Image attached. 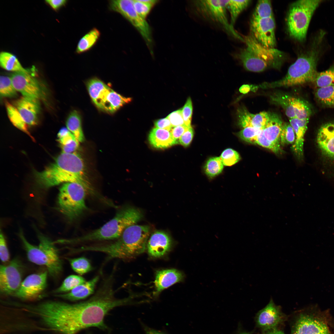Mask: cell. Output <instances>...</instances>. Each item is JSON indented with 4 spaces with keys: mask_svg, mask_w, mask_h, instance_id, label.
Segmentation results:
<instances>
[{
    "mask_svg": "<svg viewBox=\"0 0 334 334\" xmlns=\"http://www.w3.org/2000/svg\"><path fill=\"white\" fill-rule=\"evenodd\" d=\"M11 78L15 89L23 96L37 99L41 97L40 85L30 70L28 72H15Z\"/></svg>",
    "mask_w": 334,
    "mask_h": 334,
    "instance_id": "cell-17",
    "label": "cell"
},
{
    "mask_svg": "<svg viewBox=\"0 0 334 334\" xmlns=\"http://www.w3.org/2000/svg\"><path fill=\"white\" fill-rule=\"evenodd\" d=\"M172 242L169 236L161 231L154 232L147 244L148 253L151 256L158 258L163 256L170 250Z\"/></svg>",
    "mask_w": 334,
    "mask_h": 334,
    "instance_id": "cell-21",
    "label": "cell"
},
{
    "mask_svg": "<svg viewBox=\"0 0 334 334\" xmlns=\"http://www.w3.org/2000/svg\"><path fill=\"white\" fill-rule=\"evenodd\" d=\"M317 146L324 157L334 160V123L323 125L317 132Z\"/></svg>",
    "mask_w": 334,
    "mask_h": 334,
    "instance_id": "cell-20",
    "label": "cell"
},
{
    "mask_svg": "<svg viewBox=\"0 0 334 334\" xmlns=\"http://www.w3.org/2000/svg\"><path fill=\"white\" fill-rule=\"evenodd\" d=\"M246 49L253 60L263 66L279 69L285 60L284 54L275 48H267L250 34L243 36Z\"/></svg>",
    "mask_w": 334,
    "mask_h": 334,
    "instance_id": "cell-11",
    "label": "cell"
},
{
    "mask_svg": "<svg viewBox=\"0 0 334 334\" xmlns=\"http://www.w3.org/2000/svg\"><path fill=\"white\" fill-rule=\"evenodd\" d=\"M269 96L272 103L281 106L289 119L309 118L311 109L305 100L280 92L273 93Z\"/></svg>",
    "mask_w": 334,
    "mask_h": 334,
    "instance_id": "cell-12",
    "label": "cell"
},
{
    "mask_svg": "<svg viewBox=\"0 0 334 334\" xmlns=\"http://www.w3.org/2000/svg\"><path fill=\"white\" fill-rule=\"evenodd\" d=\"M148 140L152 147L157 149H165L178 143L169 131L156 127L150 131Z\"/></svg>",
    "mask_w": 334,
    "mask_h": 334,
    "instance_id": "cell-26",
    "label": "cell"
},
{
    "mask_svg": "<svg viewBox=\"0 0 334 334\" xmlns=\"http://www.w3.org/2000/svg\"><path fill=\"white\" fill-rule=\"evenodd\" d=\"M5 105L8 117L12 124L17 128L29 135L28 126L16 108L8 101L6 102Z\"/></svg>",
    "mask_w": 334,
    "mask_h": 334,
    "instance_id": "cell-34",
    "label": "cell"
},
{
    "mask_svg": "<svg viewBox=\"0 0 334 334\" xmlns=\"http://www.w3.org/2000/svg\"><path fill=\"white\" fill-rule=\"evenodd\" d=\"M315 94L317 99L322 104L334 107V86L319 88Z\"/></svg>",
    "mask_w": 334,
    "mask_h": 334,
    "instance_id": "cell-36",
    "label": "cell"
},
{
    "mask_svg": "<svg viewBox=\"0 0 334 334\" xmlns=\"http://www.w3.org/2000/svg\"><path fill=\"white\" fill-rule=\"evenodd\" d=\"M265 334H285L282 331L278 330L276 328L274 329L268 331Z\"/></svg>",
    "mask_w": 334,
    "mask_h": 334,
    "instance_id": "cell-54",
    "label": "cell"
},
{
    "mask_svg": "<svg viewBox=\"0 0 334 334\" xmlns=\"http://www.w3.org/2000/svg\"><path fill=\"white\" fill-rule=\"evenodd\" d=\"M275 28L274 16L257 19L251 18L250 34L264 47L275 48L276 45Z\"/></svg>",
    "mask_w": 334,
    "mask_h": 334,
    "instance_id": "cell-16",
    "label": "cell"
},
{
    "mask_svg": "<svg viewBox=\"0 0 334 334\" xmlns=\"http://www.w3.org/2000/svg\"><path fill=\"white\" fill-rule=\"evenodd\" d=\"M22 266L19 260L15 258L7 264L0 266V292L4 296L13 295L22 282Z\"/></svg>",
    "mask_w": 334,
    "mask_h": 334,
    "instance_id": "cell-13",
    "label": "cell"
},
{
    "mask_svg": "<svg viewBox=\"0 0 334 334\" xmlns=\"http://www.w3.org/2000/svg\"><path fill=\"white\" fill-rule=\"evenodd\" d=\"M143 217L139 209L124 208L118 211L111 220L101 227L81 236L65 240V243L77 244L90 241L118 239L128 227L136 224Z\"/></svg>",
    "mask_w": 334,
    "mask_h": 334,
    "instance_id": "cell-5",
    "label": "cell"
},
{
    "mask_svg": "<svg viewBox=\"0 0 334 334\" xmlns=\"http://www.w3.org/2000/svg\"><path fill=\"white\" fill-rule=\"evenodd\" d=\"M113 276L104 280L95 294L88 300L76 304L47 300L31 307L32 315L39 319L45 328L61 334H76L90 327L106 329L104 319L109 312L126 304L131 299L116 298Z\"/></svg>",
    "mask_w": 334,
    "mask_h": 334,
    "instance_id": "cell-1",
    "label": "cell"
},
{
    "mask_svg": "<svg viewBox=\"0 0 334 334\" xmlns=\"http://www.w3.org/2000/svg\"><path fill=\"white\" fill-rule=\"evenodd\" d=\"M224 165L220 157H211L204 166L205 173L210 178L214 177L221 173Z\"/></svg>",
    "mask_w": 334,
    "mask_h": 334,
    "instance_id": "cell-38",
    "label": "cell"
},
{
    "mask_svg": "<svg viewBox=\"0 0 334 334\" xmlns=\"http://www.w3.org/2000/svg\"><path fill=\"white\" fill-rule=\"evenodd\" d=\"M284 123L279 114L270 112L269 120L263 129L265 136L270 141L280 145V136Z\"/></svg>",
    "mask_w": 334,
    "mask_h": 334,
    "instance_id": "cell-27",
    "label": "cell"
},
{
    "mask_svg": "<svg viewBox=\"0 0 334 334\" xmlns=\"http://www.w3.org/2000/svg\"><path fill=\"white\" fill-rule=\"evenodd\" d=\"M295 139L294 130L289 123H284L280 136L281 145L293 144Z\"/></svg>",
    "mask_w": 334,
    "mask_h": 334,
    "instance_id": "cell-42",
    "label": "cell"
},
{
    "mask_svg": "<svg viewBox=\"0 0 334 334\" xmlns=\"http://www.w3.org/2000/svg\"><path fill=\"white\" fill-rule=\"evenodd\" d=\"M190 127L184 124L173 127L171 129L170 132L173 138L178 143H179V140L180 137Z\"/></svg>",
    "mask_w": 334,
    "mask_h": 334,
    "instance_id": "cell-51",
    "label": "cell"
},
{
    "mask_svg": "<svg viewBox=\"0 0 334 334\" xmlns=\"http://www.w3.org/2000/svg\"><path fill=\"white\" fill-rule=\"evenodd\" d=\"M193 135V129L191 126L180 137L179 140V143L185 147H188L191 143Z\"/></svg>",
    "mask_w": 334,
    "mask_h": 334,
    "instance_id": "cell-50",
    "label": "cell"
},
{
    "mask_svg": "<svg viewBox=\"0 0 334 334\" xmlns=\"http://www.w3.org/2000/svg\"><path fill=\"white\" fill-rule=\"evenodd\" d=\"M110 9L118 12L127 20L139 33L151 53L152 39L151 28L145 19L136 12L133 6V0H112L109 2Z\"/></svg>",
    "mask_w": 334,
    "mask_h": 334,
    "instance_id": "cell-10",
    "label": "cell"
},
{
    "mask_svg": "<svg viewBox=\"0 0 334 334\" xmlns=\"http://www.w3.org/2000/svg\"><path fill=\"white\" fill-rule=\"evenodd\" d=\"M183 273L176 269L161 270L156 273L154 281L156 294L184 278Z\"/></svg>",
    "mask_w": 334,
    "mask_h": 334,
    "instance_id": "cell-23",
    "label": "cell"
},
{
    "mask_svg": "<svg viewBox=\"0 0 334 334\" xmlns=\"http://www.w3.org/2000/svg\"><path fill=\"white\" fill-rule=\"evenodd\" d=\"M47 271L30 274L22 281L19 287L13 296L23 300L37 299L47 285Z\"/></svg>",
    "mask_w": 334,
    "mask_h": 334,
    "instance_id": "cell-14",
    "label": "cell"
},
{
    "mask_svg": "<svg viewBox=\"0 0 334 334\" xmlns=\"http://www.w3.org/2000/svg\"><path fill=\"white\" fill-rule=\"evenodd\" d=\"M254 143L269 149L276 154L279 153L282 151L280 145L274 143L266 138L263 130H261L256 136Z\"/></svg>",
    "mask_w": 334,
    "mask_h": 334,
    "instance_id": "cell-43",
    "label": "cell"
},
{
    "mask_svg": "<svg viewBox=\"0 0 334 334\" xmlns=\"http://www.w3.org/2000/svg\"><path fill=\"white\" fill-rule=\"evenodd\" d=\"M16 92L13 85L11 77L1 76L0 93L1 96L5 97H12L16 95Z\"/></svg>",
    "mask_w": 334,
    "mask_h": 334,
    "instance_id": "cell-41",
    "label": "cell"
},
{
    "mask_svg": "<svg viewBox=\"0 0 334 334\" xmlns=\"http://www.w3.org/2000/svg\"><path fill=\"white\" fill-rule=\"evenodd\" d=\"M193 112V106L190 97L187 99L182 109V115L184 123L188 127L191 126V122Z\"/></svg>",
    "mask_w": 334,
    "mask_h": 334,
    "instance_id": "cell-47",
    "label": "cell"
},
{
    "mask_svg": "<svg viewBox=\"0 0 334 334\" xmlns=\"http://www.w3.org/2000/svg\"><path fill=\"white\" fill-rule=\"evenodd\" d=\"M150 229L147 225L135 224L126 228L121 236L113 242L99 245H85L82 252L96 251L103 253L107 259H131L143 253L146 247Z\"/></svg>",
    "mask_w": 334,
    "mask_h": 334,
    "instance_id": "cell-3",
    "label": "cell"
},
{
    "mask_svg": "<svg viewBox=\"0 0 334 334\" xmlns=\"http://www.w3.org/2000/svg\"><path fill=\"white\" fill-rule=\"evenodd\" d=\"M273 16L271 3L270 0L258 1L251 19H257Z\"/></svg>",
    "mask_w": 334,
    "mask_h": 334,
    "instance_id": "cell-37",
    "label": "cell"
},
{
    "mask_svg": "<svg viewBox=\"0 0 334 334\" xmlns=\"http://www.w3.org/2000/svg\"><path fill=\"white\" fill-rule=\"evenodd\" d=\"M86 282L84 278L77 275H70L66 277L61 285L53 291L54 295L67 293L78 286Z\"/></svg>",
    "mask_w": 334,
    "mask_h": 334,
    "instance_id": "cell-35",
    "label": "cell"
},
{
    "mask_svg": "<svg viewBox=\"0 0 334 334\" xmlns=\"http://www.w3.org/2000/svg\"><path fill=\"white\" fill-rule=\"evenodd\" d=\"M101 35L100 31L93 28L84 35L79 40L76 52L80 54L87 52L96 44Z\"/></svg>",
    "mask_w": 334,
    "mask_h": 334,
    "instance_id": "cell-31",
    "label": "cell"
},
{
    "mask_svg": "<svg viewBox=\"0 0 334 334\" xmlns=\"http://www.w3.org/2000/svg\"><path fill=\"white\" fill-rule=\"evenodd\" d=\"M154 5L147 2L145 0H133V6L138 14L145 19Z\"/></svg>",
    "mask_w": 334,
    "mask_h": 334,
    "instance_id": "cell-45",
    "label": "cell"
},
{
    "mask_svg": "<svg viewBox=\"0 0 334 334\" xmlns=\"http://www.w3.org/2000/svg\"><path fill=\"white\" fill-rule=\"evenodd\" d=\"M87 193L84 187L78 183L66 182L60 187L58 199V208L70 221L77 219L87 210Z\"/></svg>",
    "mask_w": 334,
    "mask_h": 334,
    "instance_id": "cell-9",
    "label": "cell"
},
{
    "mask_svg": "<svg viewBox=\"0 0 334 334\" xmlns=\"http://www.w3.org/2000/svg\"><path fill=\"white\" fill-rule=\"evenodd\" d=\"M131 98L124 97L111 88L104 99L101 109L113 113L131 101Z\"/></svg>",
    "mask_w": 334,
    "mask_h": 334,
    "instance_id": "cell-28",
    "label": "cell"
},
{
    "mask_svg": "<svg viewBox=\"0 0 334 334\" xmlns=\"http://www.w3.org/2000/svg\"><path fill=\"white\" fill-rule=\"evenodd\" d=\"M1 66L3 69L11 71L28 72L29 70L24 68L17 58L12 54L2 52L0 55Z\"/></svg>",
    "mask_w": 334,
    "mask_h": 334,
    "instance_id": "cell-32",
    "label": "cell"
},
{
    "mask_svg": "<svg viewBox=\"0 0 334 334\" xmlns=\"http://www.w3.org/2000/svg\"><path fill=\"white\" fill-rule=\"evenodd\" d=\"M145 330L147 334H163L160 332L149 328H146Z\"/></svg>",
    "mask_w": 334,
    "mask_h": 334,
    "instance_id": "cell-55",
    "label": "cell"
},
{
    "mask_svg": "<svg viewBox=\"0 0 334 334\" xmlns=\"http://www.w3.org/2000/svg\"><path fill=\"white\" fill-rule=\"evenodd\" d=\"M0 258L3 263L8 262L10 254L5 237L1 231L0 235Z\"/></svg>",
    "mask_w": 334,
    "mask_h": 334,
    "instance_id": "cell-49",
    "label": "cell"
},
{
    "mask_svg": "<svg viewBox=\"0 0 334 334\" xmlns=\"http://www.w3.org/2000/svg\"><path fill=\"white\" fill-rule=\"evenodd\" d=\"M291 334H332L324 319L315 314L302 312L297 317Z\"/></svg>",
    "mask_w": 334,
    "mask_h": 334,
    "instance_id": "cell-15",
    "label": "cell"
},
{
    "mask_svg": "<svg viewBox=\"0 0 334 334\" xmlns=\"http://www.w3.org/2000/svg\"><path fill=\"white\" fill-rule=\"evenodd\" d=\"M261 130L248 126L243 128L238 134V136L244 141L250 143H254L255 138Z\"/></svg>",
    "mask_w": 334,
    "mask_h": 334,
    "instance_id": "cell-46",
    "label": "cell"
},
{
    "mask_svg": "<svg viewBox=\"0 0 334 334\" xmlns=\"http://www.w3.org/2000/svg\"><path fill=\"white\" fill-rule=\"evenodd\" d=\"M250 2L249 0H228L227 9L230 14V22L232 27L234 28L239 15L248 6Z\"/></svg>",
    "mask_w": 334,
    "mask_h": 334,
    "instance_id": "cell-33",
    "label": "cell"
},
{
    "mask_svg": "<svg viewBox=\"0 0 334 334\" xmlns=\"http://www.w3.org/2000/svg\"><path fill=\"white\" fill-rule=\"evenodd\" d=\"M57 137L61 147L62 152H74L79 146V142L67 128L61 129L58 133Z\"/></svg>",
    "mask_w": 334,
    "mask_h": 334,
    "instance_id": "cell-29",
    "label": "cell"
},
{
    "mask_svg": "<svg viewBox=\"0 0 334 334\" xmlns=\"http://www.w3.org/2000/svg\"><path fill=\"white\" fill-rule=\"evenodd\" d=\"M154 124L156 127L169 131H171L172 127L170 122L167 117L155 121L154 122Z\"/></svg>",
    "mask_w": 334,
    "mask_h": 334,
    "instance_id": "cell-52",
    "label": "cell"
},
{
    "mask_svg": "<svg viewBox=\"0 0 334 334\" xmlns=\"http://www.w3.org/2000/svg\"><path fill=\"white\" fill-rule=\"evenodd\" d=\"M13 104L28 127L37 124L40 110L38 99L23 96Z\"/></svg>",
    "mask_w": 334,
    "mask_h": 334,
    "instance_id": "cell-19",
    "label": "cell"
},
{
    "mask_svg": "<svg viewBox=\"0 0 334 334\" xmlns=\"http://www.w3.org/2000/svg\"><path fill=\"white\" fill-rule=\"evenodd\" d=\"M315 81L319 88L334 86V65L327 70L317 73Z\"/></svg>",
    "mask_w": 334,
    "mask_h": 334,
    "instance_id": "cell-40",
    "label": "cell"
},
{
    "mask_svg": "<svg viewBox=\"0 0 334 334\" xmlns=\"http://www.w3.org/2000/svg\"><path fill=\"white\" fill-rule=\"evenodd\" d=\"M67 129L74 135L79 142L84 140L80 116L76 110L72 111L68 116L66 122Z\"/></svg>",
    "mask_w": 334,
    "mask_h": 334,
    "instance_id": "cell-30",
    "label": "cell"
},
{
    "mask_svg": "<svg viewBox=\"0 0 334 334\" xmlns=\"http://www.w3.org/2000/svg\"><path fill=\"white\" fill-rule=\"evenodd\" d=\"M239 334H250V333L247 332H244L240 333Z\"/></svg>",
    "mask_w": 334,
    "mask_h": 334,
    "instance_id": "cell-56",
    "label": "cell"
},
{
    "mask_svg": "<svg viewBox=\"0 0 334 334\" xmlns=\"http://www.w3.org/2000/svg\"><path fill=\"white\" fill-rule=\"evenodd\" d=\"M99 279L97 276L91 280L86 281L67 293L55 295L56 297L71 301L85 299L92 294Z\"/></svg>",
    "mask_w": 334,
    "mask_h": 334,
    "instance_id": "cell-25",
    "label": "cell"
},
{
    "mask_svg": "<svg viewBox=\"0 0 334 334\" xmlns=\"http://www.w3.org/2000/svg\"><path fill=\"white\" fill-rule=\"evenodd\" d=\"M220 157L223 165L227 166L234 165L241 159L239 154L237 151L230 148L224 150Z\"/></svg>",
    "mask_w": 334,
    "mask_h": 334,
    "instance_id": "cell-44",
    "label": "cell"
},
{
    "mask_svg": "<svg viewBox=\"0 0 334 334\" xmlns=\"http://www.w3.org/2000/svg\"><path fill=\"white\" fill-rule=\"evenodd\" d=\"M309 118L289 119V123L293 128L295 134V139L292 147V151L299 160L303 157L304 135L307 129Z\"/></svg>",
    "mask_w": 334,
    "mask_h": 334,
    "instance_id": "cell-24",
    "label": "cell"
},
{
    "mask_svg": "<svg viewBox=\"0 0 334 334\" xmlns=\"http://www.w3.org/2000/svg\"><path fill=\"white\" fill-rule=\"evenodd\" d=\"M194 12L203 20L221 27L229 35L243 42L242 36L231 26L227 14L228 0H194Z\"/></svg>",
    "mask_w": 334,
    "mask_h": 334,
    "instance_id": "cell-7",
    "label": "cell"
},
{
    "mask_svg": "<svg viewBox=\"0 0 334 334\" xmlns=\"http://www.w3.org/2000/svg\"><path fill=\"white\" fill-rule=\"evenodd\" d=\"M38 183L44 188H49L62 183L76 182L82 185L87 193L99 199L85 175L83 160L76 152H62L54 161L40 172L35 173Z\"/></svg>",
    "mask_w": 334,
    "mask_h": 334,
    "instance_id": "cell-2",
    "label": "cell"
},
{
    "mask_svg": "<svg viewBox=\"0 0 334 334\" xmlns=\"http://www.w3.org/2000/svg\"><path fill=\"white\" fill-rule=\"evenodd\" d=\"M72 269L80 275H83L90 271L92 269L91 263L85 257L68 258Z\"/></svg>",
    "mask_w": 334,
    "mask_h": 334,
    "instance_id": "cell-39",
    "label": "cell"
},
{
    "mask_svg": "<svg viewBox=\"0 0 334 334\" xmlns=\"http://www.w3.org/2000/svg\"><path fill=\"white\" fill-rule=\"evenodd\" d=\"M323 36L318 33L315 37L310 49L298 58L289 66L285 77L276 81L264 82L258 87L262 89L288 87L314 81L317 74L316 67Z\"/></svg>",
    "mask_w": 334,
    "mask_h": 334,
    "instance_id": "cell-4",
    "label": "cell"
},
{
    "mask_svg": "<svg viewBox=\"0 0 334 334\" xmlns=\"http://www.w3.org/2000/svg\"><path fill=\"white\" fill-rule=\"evenodd\" d=\"M19 236L24 248L27 258L30 262L45 267L50 276L56 279L62 270V262L58 250L49 238L42 234L38 235L39 243L32 245L25 238L21 231Z\"/></svg>",
    "mask_w": 334,
    "mask_h": 334,
    "instance_id": "cell-6",
    "label": "cell"
},
{
    "mask_svg": "<svg viewBox=\"0 0 334 334\" xmlns=\"http://www.w3.org/2000/svg\"><path fill=\"white\" fill-rule=\"evenodd\" d=\"M46 1L55 10L64 5L66 2L65 0H47Z\"/></svg>",
    "mask_w": 334,
    "mask_h": 334,
    "instance_id": "cell-53",
    "label": "cell"
},
{
    "mask_svg": "<svg viewBox=\"0 0 334 334\" xmlns=\"http://www.w3.org/2000/svg\"><path fill=\"white\" fill-rule=\"evenodd\" d=\"M172 127L185 124L183 118L182 109L173 111L167 116Z\"/></svg>",
    "mask_w": 334,
    "mask_h": 334,
    "instance_id": "cell-48",
    "label": "cell"
},
{
    "mask_svg": "<svg viewBox=\"0 0 334 334\" xmlns=\"http://www.w3.org/2000/svg\"><path fill=\"white\" fill-rule=\"evenodd\" d=\"M280 307L276 305L272 298L268 304L258 313L256 322L259 327L268 331L276 327L283 320Z\"/></svg>",
    "mask_w": 334,
    "mask_h": 334,
    "instance_id": "cell-18",
    "label": "cell"
},
{
    "mask_svg": "<svg viewBox=\"0 0 334 334\" xmlns=\"http://www.w3.org/2000/svg\"><path fill=\"white\" fill-rule=\"evenodd\" d=\"M270 112L263 111L254 114L244 106H241L237 111L238 124L242 129L250 126L263 130L269 120Z\"/></svg>",
    "mask_w": 334,
    "mask_h": 334,
    "instance_id": "cell-22",
    "label": "cell"
},
{
    "mask_svg": "<svg viewBox=\"0 0 334 334\" xmlns=\"http://www.w3.org/2000/svg\"><path fill=\"white\" fill-rule=\"evenodd\" d=\"M321 1L300 0L290 5L286 19L287 31L290 37L299 42L305 40L312 16Z\"/></svg>",
    "mask_w": 334,
    "mask_h": 334,
    "instance_id": "cell-8",
    "label": "cell"
}]
</instances>
